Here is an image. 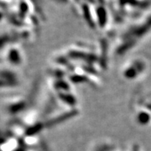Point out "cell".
Listing matches in <instances>:
<instances>
[{
    "instance_id": "cell-1",
    "label": "cell",
    "mask_w": 151,
    "mask_h": 151,
    "mask_svg": "<svg viewBox=\"0 0 151 151\" xmlns=\"http://www.w3.org/2000/svg\"><path fill=\"white\" fill-rule=\"evenodd\" d=\"M8 58H9V60L11 61L12 63L19 64L21 61L19 52L16 49H12L9 52V56H8Z\"/></svg>"
}]
</instances>
